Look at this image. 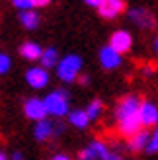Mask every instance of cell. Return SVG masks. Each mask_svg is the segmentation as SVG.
<instances>
[{
    "label": "cell",
    "mask_w": 158,
    "mask_h": 160,
    "mask_svg": "<svg viewBox=\"0 0 158 160\" xmlns=\"http://www.w3.org/2000/svg\"><path fill=\"white\" fill-rule=\"evenodd\" d=\"M68 100L70 94L65 88H59V90H53L45 96V106H47V113L53 117H65L68 115Z\"/></svg>",
    "instance_id": "6da1fadb"
},
{
    "label": "cell",
    "mask_w": 158,
    "mask_h": 160,
    "mask_svg": "<svg viewBox=\"0 0 158 160\" xmlns=\"http://www.w3.org/2000/svg\"><path fill=\"white\" fill-rule=\"evenodd\" d=\"M80 70H82V57L80 55H67L59 61V67H57V74L62 82H74L80 76Z\"/></svg>",
    "instance_id": "7a4b0ae2"
},
{
    "label": "cell",
    "mask_w": 158,
    "mask_h": 160,
    "mask_svg": "<svg viewBox=\"0 0 158 160\" xmlns=\"http://www.w3.org/2000/svg\"><path fill=\"white\" fill-rule=\"evenodd\" d=\"M141 103H143V102H141V100H139V96H135V94H131V96H125V98H121L119 102H117L115 111H113L115 121H121V119H125V117H131V115L139 113Z\"/></svg>",
    "instance_id": "3957f363"
},
{
    "label": "cell",
    "mask_w": 158,
    "mask_h": 160,
    "mask_svg": "<svg viewBox=\"0 0 158 160\" xmlns=\"http://www.w3.org/2000/svg\"><path fill=\"white\" fill-rule=\"evenodd\" d=\"M23 113H26L27 119H31V121H43V119H47V106H45V100L41 98H27L26 102H23Z\"/></svg>",
    "instance_id": "277c9868"
},
{
    "label": "cell",
    "mask_w": 158,
    "mask_h": 160,
    "mask_svg": "<svg viewBox=\"0 0 158 160\" xmlns=\"http://www.w3.org/2000/svg\"><path fill=\"white\" fill-rule=\"evenodd\" d=\"M129 20L135 23V26H139L141 29H154V26H156L154 16L148 12L146 8H131Z\"/></svg>",
    "instance_id": "5b68a950"
},
{
    "label": "cell",
    "mask_w": 158,
    "mask_h": 160,
    "mask_svg": "<svg viewBox=\"0 0 158 160\" xmlns=\"http://www.w3.org/2000/svg\"><path fill=\"white\" fill-rule=\"evenodd\" d=\"M109 47H111L113 51H117L119 55L131 51V47H133V37H131V33H129V31H125V29L113 31L111 37H109Z\"/></svg>",
    "instance_id": "8992f818"
},
{
    "label": "cell",
    "mask_w": 158,
    "mask_h": 160,
    "mask_svg": "<svg viewBox=\"0 0 158 160\" xmlns=\"http://www.w3.org/2000/svg\"><path fill=\"white\" fill-rule=\"evenodd\" d=\"M125 8H127L125 0H104V4L98 8V14L104 20H113L125 12Z\"/></svg>",
    "instance_id": "52a82bcc"
},
{
    "label": "cell",
    "mask_w": 158,
    "mask_h": 160,
    "mask_svg": "<svg viewBox=\"0 0 158 160\" xmlns=\"http://www.w3.org/2000/svg\"><path fill=\"white\" fill-rule=\"evenodd\" d=\"M26 82L33 88V90H41L49 84V72L43 67H33L26 72Z\"/></svg>",
    "instance_id": "ba28073f"
},
{
    "label": "cell",
    "mask_w": 158,
    "mask_h": 160,
    "mask_svg": "<svg viewBox=\"0 0 158 160\" xmlns=\"http://www.w3.org/2000/svg\"><path fill=\"white\" fill-rule=\"evenodd\" d=\"M98 59H100V65L104 67L106 70H115L117 67L121 65V55L117 53V51H113L109 45H106V47H101V49H100Z\"/></svg>",
    "instance_id": "9c48e42d"
},
{
    "label": "cell",
    "mask_w": 158,
    "mask_h": 160,
    "mask_svg": "<svg viewBox=\"0 0 158 160\" xmlns=\"http://www.w3.org/2000/svg\"><path fill=\"white\" fill-rule=\"evenodd\" d=\"M143 127H158V106L152 102H143L139 109Z\"/></svg>",
    "instance_id": "30bf717a"
},
{
    "label": "cell",
    "mask_w": 158,
    "mask_h": 160,
    "mask_svg": "<svg viewBox=\"0 0 158 160\" xmlns=\"http://www.w3.org/2000/svg\"><path fill=\"white\" fill-rule=\"evenodd\" d=\"M33 137L39 142H45L49 139H55V121L51 119H43V121H37L33 127Z\"/></svg>",
    "instance_id": "8fae6325"
},
{
    "label": "cell",
    "mask_w": 158,
    "mask_h": 160,
    "mask_svg": "<svg viewBox=\"0 0 158 160\" xmlns=\"http://www.w3.org/2000/svg\"><path fill=\"white\" fill-rule=\"evenodd\" d=\"M43 47L35 43V41H26V43H22L20 45V55L26 61H39L41 59V55H43Z\"/></svg>",
    "instance_id": "7c38bea8"
},
{
    "label": "cell",
    "mask_w": 158,
    "mask_h": 160,
    "mask_svg": "<svg viewBox=\"0 0 158 160\" xmlns=\"http://www.w3.org/2000/svg\"><path fill=\"white\" fill-rule=\"evenodd\" d=\"M148 141H151V135L143 129V131H139L137 135H133V137L129 139V145L127 147H129L131 152H141V150H146Z\"/></svg>",
    "instance_id": "4fadbf2b"
},
{
    "label": "cell",
    "mask_w": 158,
    "mask_h": 160,
    "mask_svg": "<svg viewBox=\"0 0 158 160\" xmlns=\"http://www.w3.org/2000/svg\"><path fill=\"white\" fill-rule=\"evenodd\" d=\"M92 119L88 117V113H86V109H72L68 113V123L76 127V129H86V127L90 125Z\"/></svg>",
    "instance_id": "5bb4252c"
},
{
    "label": "cell",
    "mask_w": 158,
    "mask_h": 160,
    "mask_svg": "<svg viewBox=\"0 0 158 160\" xmlns=\"http://www.w3.org/2000/svg\"><path fill=\"white\" fill-rule=\"evenodd\" d=\"M20 23H22L26 29L33 31V29L39 28L41 18H39V14H37L35 10H23V12H20Z\"/></svg>",
    "instance_id": "9a60e30c"
},
{
    "label": "cell",
    "mask_w": 158,
    "mask_h": 160,
    "mask_svg": "<svg viewBox=\"0 0 158 160\" xmlns=\"http://www.w3.org/2000/svg\"><path fill=\"white\" fill-rule=\"evenodd\" d=\"M41 67L43 68H53V67H59V51L55 47H47L41 55Z\"/></svg>",
    "instance_id": "2e32d148"
},
{
    "label": "cell",
    "mask_w": 158,
    "mask_h": 160,
    "mask_svg": "<svg viewBox=\"0 0 158 160\" xmlns=\"http://www.w3.org/2000/svg\"><path fill=\"white\" fill-rule=\"evenodd\" d=\"M88 147H90V150L94 152V156H96L98 160H106L109 156V152H111V150L107 148V145H106V142H101V141H92Z\"/></svg>",
    "instance_id": "e0dca14e"
},
{
    "label": "cell",
    "mask_w": 158,
    "mask_h": 160,
    "mask_svg": "<svg viewBox=\"0 0 158 160\" xmlns=\"http://www.w3.org/2000/svg\"><path fill=\"white\" fill-rule=\"evenodd\" d=\"M101 111H104V103H101L100 100H92L88 103V108H86V113H88V117L92 119V121L101 115Z\"/></svg>",
    "instance_id": "ac0fdd59"
},
{
    "label": "cell",
    "mask_w": 158,
    "mask_h": 160,
    "mask_svg": "<svg viewBox=\"0 0 158 160\" xmlns=\"http://www.w3.org/2000/svg\"><path fill=\"white\" fill-rule=\"evenodd\" d=\"M146 152H148V154H158V127L151 133V141H148Z\"/></svg>",
    "instance_id": "d6986e66"
},
{
    "label": "cell",
    "mask_w": 158,
    "mask_h": 160,
    "mask_svg": "<svg viewBox=\"0 0 158 160\" xmlns=\"http://www.w3.org/2000/svg\"><path fill=\"white\" fill-rule=\"evenodd\" d=\"M10 67H12V61H10V57H8L6 53H2V51H0V74H6L8 70H10Z\"/></svg>",
    "instance_id": "ffe728a7"
},
{
    "label": "cell",
    "mask_w": 158,
    "mask_h": 160,
    "mask_svg": "<svg viewBox=\"0 0 158 160\" xmlns=\"http://www.w3.org/2000/svg\"><path fill=\"white\" fill-rule=\"evenodd\" d=\"M12 4L18 8L20 12H23V10H33V4H31V0H12Z\"/></svg>",
    "instance_id": "44dd1931"
},
{
    "label": "cell",
    "mask_w": 158,
    "mask_h": 160,
    "mask_svg": "<svg viewBox=\"0 0 158 160\" xmlns=\"http://www.w3.org/2000/svg\"><path fill=\"white\" fill-rule=\"evenodd\" d=\"M78 160H98V158L94 156V152L90 150V147H86L84 150H80V152H78Z\"/></svg>",
    "instance_id": "7402d4cb"
},
{
    "label": "cell",
    "mask_w": 158,
    "mask_h": 160,
    "mask_svg": "<svg viewBox=\"0 0 158 160\" xmlns=\"http://www.w3.org/2000/svg\"><path fill=\"white\" fill-rule=\"evenodd\" d=\"M31 4H33V8H45L51 4V0H31Z\"/></svg>",
    "instance_id": "603a6c76"
},
{
    "label": "cell",
    "mask_w": 158,
    "mask_h": 160,
    "mask_svg": "<svg viewBox=\"0 0 158 160\" xmlns=\"http://www.w3.org/2000/svg\"><path fill=\"white\" fill-rule=\"evenodd\" d=\"M88 6H94V8H100L101 4H104V0H84Z\"/></svg>",
    "instance_id": "cb8c5ba5"
},
{
    "label": "cell",
    "mask_w": 158,
    "mask_h": 160,
    "mask_svg": "<svg viewBox=\"0 0 158 160\" xmlns=\"http://www.w3.org/2000/svg\"><path fill=\"white\" fill-rule=\"evenodd\" d=\"M78 82H80L82 86H86V84L90 82V76L88 74H80V76H78Z\"/></svg>",
    "instance_id": "d4e9b609"
},
{
    "label": "cell",
    "mask_w": 158,
    "mask_h": 160,
    "mask_svg": "<svg viewBox=\"0 0 158 160\" xmlns=\"http://www.w3.org/2000/svg\"><path fill=\"white\" fill-rule=\"evenodd\" d=\"M10 160H23V154L20 152V150H16V152L10 156Z\"/></svg>",
    "instance_id": "484cf974"
},
{
    "label": "cell",
    "mask_w": 158,
    "mask_h": 160,
    "mask_svg": "<svg viewBox=\"0 0 158 160\" xmlns=\"http://www.w3.org/2000/svg\"><path fill=\"white\" fill-rule=\"evenodd\" d=\"M106 160H123V158H121V154H117V152H109V156Z\"/></svg>",
    "instance_id": "4316f807"
},
{
    "label": "cell",
    "mask_w": 158,
    "mask_h": 160,
    "mask_svg": "<svg viewBox=\"0 0 158 160\" xmlns=\"http://www.w3.org/2000/svg\"><path fill=\"white\" fill-rule=\"evenodd\" d=\"M51 160H70V158H68L67 154H55V156H53Z\"/></svg>",
    "instance_id": "83f0119b"
},
{
    "label": "cell",
    "mask_w": 158,
    "mask_h": 160,
    "mask_svg": "<svg viewBox=\"0 0 158 160\" xmlns=\"http://www.w3.org/2000/svg\"><path fill=\"white\" fill-rule=\"evenodd\" d=\"M143 74H148V76H151V74H152V68H151V67H145V68H143Z\"/></svg>",
    "instance_id": "f1b7e54d"
},
{
    "label": "cell",
    "mask_w": 158,
    "mask_h": 160,
    "mask_svg": "<svg viewBox=\"0 0 158 160\" xmlns=\"http://www.w3.org/2000/svg\"><path fill=\"white\" fill-rule=\"evenodd\" d=\"M154 51H156V55H158V35H156V39H154Z\"/></svg>",
    "instance_id": "f546056e"
},
{
    "label": "cell",
    "mask_w": 158,
    "mask_h": 160,
    "mask_svg": "<svg viewBox=\"0 0 158 160\" xmlns=\"http://www.w3.org/2000/svg\"><path fill=\"white\" fill-rule=\"evenodd\" d=\"M0 160H8V156H6L4 152H0Z\"/></svg>",
    "instance_id": "4dcf8cb0"
}]
</instances>
